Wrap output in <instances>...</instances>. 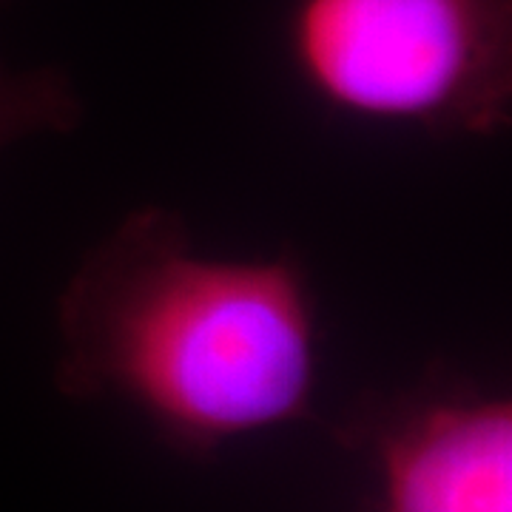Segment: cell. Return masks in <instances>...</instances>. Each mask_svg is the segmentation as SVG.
<instances>
[{"instance_id":"1","label":"cell","mask_w":512,"mask_h":512,"mask_svg":"<svg viewBox=\"0 0 512 512\" xmlns=\"http://www.w3.org/2000/svg\"><path fill=\"white\" fill-rule=\"evenodd\" d=\"M57 330L66 399L126 404L188 458L313 419L322 322L293 248L197 254L183 214L143 205L77 265Z\"/></svg>"},{"instance_id":"2","label":"cell","mask_w":512,"mask_h":512,"mask_svg":"<svg viewBox=\"0 0 512 512\" xmlns=\"http://www.w3.org/2000/svg\"><path fill=\"white\" fill-rule=\"evenodd\" d=\"M285 57L339 117L427 137L512 120V0H291Z\"/></svg>"},{"instance_id":"3","label":"cell","mask_w":512,"mask_h":512,"mask_svg":"<svg viewBox=\"0 0 512 512\" xmlns=\"http://www.w3.org/2000/svg\"><path fill=\"white\" fill-rule=\"evenodd\" d=\"M382 481L379 512H512V402L467 384L370 396L339 427Z\"/></svg>"},{"instance_id":"4","label":"cell","mask_w":512,"mask_h":512,"mask_svg":"<svg viewBox=\"0 0 512 512\" xmlns=\"http://www.w3.org/2000/svg\"><path fill=\"white\" fill-rule=\"evenodd\" d=\"M80 120L83 100L63 69H15L0 55V151L35 134H69Z\"/></svg>"},{"instance_id":"5","label":"cell","mask_w":512,"mask_h":512,"mask_svg":"<svg viewBox=\"0 0 512 512\" xmlns=\"http://www.w3.org/2000/svg\"><path fill=\"white\" fill-rule=\"evenodd\" d=\"M6 3H12V0H0V6H6Z\"/></svg>"}]
</instances>
